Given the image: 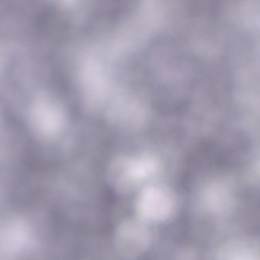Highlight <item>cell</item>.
I'll return each mask as SVG.
<instances>
[{
	"label": "cell",
	"instance_id": "1",
	"mask_svg": "<svg viewBox=\"0 0 260 260\" xmlns=\"http://www.w3.org/2000/svg\"><path fill=\"white\" fill-rule=\"evenodd\" d=\"M147 176L140 160L121 157L114 159L110 164L108 180L115 192L125 194L137 189Z\"/></svg>",
	"mask_w": 260,
	"mask_h": 260
},
{
	"label": "cell",
	"instance_id": "2",
	"mask_svg": "<svg viewBox=\"0 0 260 260\" xmlns=\"http://www.w3.org/2000/svg\"><path fill=\"white\" fill-rule=\"evenodd\" d=\"M136 214L142 221L162 222L171 214V204L168 198L158 189L147 187L141 190L135 203Z\"/></svg>",
	"mask_w": 260,
	"mask_h": 260
},
{
	"label": "cell",
	"instance_id": "3",
	"mask_svg": "<svg viewBox=\"0 0 260 260\" xmlns=\"http://www.w3.org/2000/svg\"><path fill=\"white\" fill-rule=\"evenodd\" d=\"M125 220L116 231V247L124 255L133 256L143 251L144 246L151 244V236L145 227L139 220Z\"/></svg>",
	"mask_w": 260,
	"mask_h": 260
}]
</instances>
